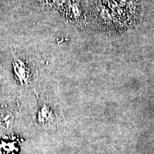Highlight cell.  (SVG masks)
<instances>
[{"instance_id": "1", "label": "cell", "mask_w": 154, "mask_h": 154, "mask_svg": "<svg viewBox=\"0 0 154 154\" xmlns=\"http://www.w3.org/2000/svg\"><path fill=\"white\" fill-rule=\"evenodd\" d=\"M14 122V116L13 114L6 111L0 115V125L5 129L11 128Z\"/></svg>"}, {"instance_id": "2", "label": "cell", "mask_w": 154, "mask_h": 154, "mask_svg": "<svg viewBox=\"0 0 154 154\" xmlns=\"http://www.w3.org/2000/svg\"><path fill=\"white\" fill-rule=\"evenodd\" d=\"M39 118L41 121L47 122L51 115V111L50 110L48 107H47L46 105L43 106V107L41 109L39 112Z\"/></svg>"}, {"instance_id": "3", "label": "cell", "mask_w": 154, "mask_h": 154, "mask_svg": "<svg viewBox=\"0 0 154 154\" xmlns=\"http://www.w3.org/2000/svg\"><path fill=\"white\" fill-rule=\"evenodd\" d=\"M54 4L57 6H61L65 2V0H53Z\"/></svg>"}]
</instances>
